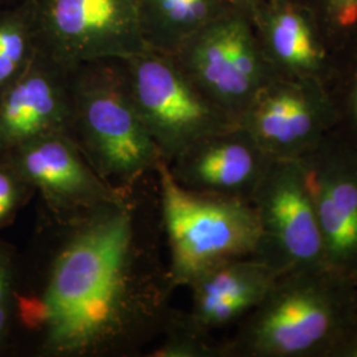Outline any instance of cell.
Instances as JSON below:
<instances>
[{
	"mask_svg": "<svg viewBox=\"0 0 357 357\" xmlns=\"http://www.w3.org/2000/svg\"><path fill=\"white\" fill-rule=\"evenodd\" d=\"M163 245L158 171L85 211L40 205L20 252L10 356H144L176 290Z\"/></svg>",
	"mask_w": 357,
	"mask_h": 357,
	"instance_id": "6da1fadb",
	"label": "cell"
},
{
	"mask_svg": "<svg viewBox=\"0 0 357 357\" xmlns=\"http://www.w3.org/2000/svg\"><path fill=\"white\" fill-rule=\"evenodd\" d=\"M72 98L73 138L110 185H130L165 160L131 98L121 60L78 65Z\"/></svg>",
	"mask_w": 357,
	"mask_h": 357,
	"instance_id": "7a4b0ae2",
	"label": "cell"
},
{
	"mask_svg": "<svg viewBox=\"0 0 357 357\" xmlns=\"http://www.w3.org/2000/svg\"><path fill=\"white\" fill-rule=\"evenodd\" d=\"M156 171L167 262L175 289L188 287L217 265L258 255L262 227L252 202L184 188L165 160Z\"/></svg>",
	"mask_w": 357,
	"mask_h": 357,
	"instance_id": "3957f363",
	"label": "cell"
},
{
	"mask_svg": "<svg viewBox=\"0 0 357 357\" xmlns=\"http://www.w3.org/2000/svg\"><path fill=\"white\" fill-rule=\"evenodd\" d=\"M340 278L328 270L283 274L225 343L228 356H306L333 347L348 315Z\"/></svg>",
	"mask_w": 357,
	"mask_h": 357,
	"instance_id": "277c9868",
	"label": "cell"
},
{
	"mask_svg": "<svg viewBox=\"0 0 357 357\" xmlns=\"http://www.w3.org/2000/svg\"><path fill=\"white\" fill-rule=\"evenodd\" d=\"M121 63L134 105L167 165L195 143L238 125L172 54L147 50Z\"/></svg>",
	"mask_w": 357,
	"mask_h": 357,
	"instance_id": "5b68a950",
	"label": "cell"
},
{
	"mask_svg": "<svg viewBox=\"0 0 357 357\" xmlns=\"http://www.w3.org/2000/svg\"><path fill=\"white\" fill-rule=\"evenodd\" d=\"M172 56L195 85L236 121L259 90L278 76L252 19L237 8L205 26Z\"/></svg>",
	"mask_w": 357,
	"mask_h": 357,
	"instance_id": "8992f818",
	"label": "cell"
},
{
	"mask_svg": "<svg viewBox=\"0 0 357 357\" xmlns=\"http://www.w3.org/2000/svg\"><path fill=\"white\" fill-rule=\"evenodd\" d=\"M38 47L75 69L147 51L139 0H35Z\"/></svg>",
	"mask_w": 357,
	"mask_h": 357,
	"instance_id": "52a82bcc",
	"label": "cell"
},
{
	"mask_svg": "<svg viewBox=\"0 0 357 357\" xmlns=\"http://www.w3.org/2000/svg\"><path fill=\"white\" fill-rule=\"evenodd\" d=\"M252 204L262 227L257 257L284 273L327 270L319 222L302 159L271 160Z\"/></svg>",
	"mask_w": 357,
	"mask_h": 357,
	"instance_id": "ba28073f",
	"label": "cell"
},
{
	"mask_svg": "<svg viewBox=\"0 0 357 357\" xmlns=\"http://www.w3.org/2000/svg\"><path fill=\"white\" fill-rule=\"evenodd\" d=\"M331 121V103L319 79L278 75L237 122L271 160H281L315 151Z\"/></svg>",
	"mask_w": 357,
	"mask_h": 357,
	"instance_id": "9c48e42d",
	"label": "cell"
},
{
	"mask_svg": "<svg viewBox=\"0 0 357 357\" xmlns=\"http://www.w3.org/2000/svg\"><path fill=\"white\" fill-rule=\"evenodd\" d=\"M8 155L40 196V205L53 213L89 209L113 200L122 188L103 180L66 132L41 135Z\"/></svg>",
	"mask_w": 357,
	"mask_h": 357,
	"instance_id": "30bf717a",
	"label": "cell"
},
{
	"mask_svg": "<svg viewBox=\"0 0 357 357\" xmlns=\"http://www.w3.org/2000/svg\"><path fill=\"white\" fill-rule=\"evenodd\" d=\"M72 72L38 48L23 75L0 96V153L45 134L73 137Z\"/></svg>",
	"mask_w": 357,
	"mask_h": 357,
	"instance_id": "8fae6325",
	"label": "cell"
},
{
	"mask_svg": "<svg viewBox=\"0 0 357 357\" xmlns=\"http://www.w3.org/2000/svg\"><path fill=\"white\" fill-rule=\"evenodd\" d=\"M271 159L241 126L206 137L168 163L184 188L252 202Z\"/></svg>",
	"mask_w": 357,
	"mask_h": 357,
	"instance_id": "7c38bea8",
	"label": "cell"
},
{
	"mask_svg": "<svg viewBox=\"0 0 357 357\" xmlns=\"http://www.w3.org/2000/svg\"><path fill=\"white\" fill-rule=\"evenodd\" d=\"M301 159L319 222L326 268L343 277L357 268V160L344 153Z\"/></svg>",
	"mask_w": 357,
	"mask_h": 357,
	"instance_id": "4fadbf2b",
	"label": "cell"
},
{
	"mask_svg": "<svg viewBox=\"0 0 357 357\" xmlns=\"http://www.w3.org/2000/svg\"><path fill=\"white\" fill-rule=\"evenodd\" d=\"M283 274L282 268L257 255L224 262L188 286L192 306L187 312L206 332L229 326L253 311Z\"/></svg>",
	"mask_w": 357,
	"mask_h": 357,
	"instance_id": "5bb4252c",
	"label": "cell"
},
{
	"mask_svg": "<svg viewBox=\"0 0 357 357\" xmlns=\"http://www.w3.org/2000/svg\"><path fill=\"white\" fill-rule=\"evenodd\" d=\"M253 24L277 75L319 79L327 52L312 13L290 0H264Z\"/></svg>",
	"mask_w": 357,
	"mask_h": 357,
	"instance_id": "9a60e30c",
	"label": "cell"
},
{
	"mask_svg": "<svg viewBox=\"0 0 357 357\" xmlns=\"http://www.w3.org/2000/svg\"><path fill=\"white\" fill-rule=\"evenodd\" d=\"M230 0H139L142 35L147 50L174 54L224 13Z\"/></svg>",
	"mask_w": 357,
	"mask_h": 357,
	"instance_id": "2e32d148",
	"label": "cell"
},
{
	"mask_svg": "<svg viewBox=\"0 0 357 357\" xmlns=\"http://www.w3.org/2000/svg\"><path fill=\"white\" fill-rule=\"evenodd\" d=\"M35 0L0 8V96L23 75L38 51Z\"/></svg>",
	"mask_w": 357,
	"mask_h": 357,
	"instance_id": "e0dca14e",
	"label": "cell"
},
{
	"mask_svg": "<svg viewBox=\"0 0 357 357\" xmlns=\"http://www.w3.org/2000/svg\"><path fill=\"white\" fill-rule=\"evenodd\" d=\"M211 332L202 330L192 321L188 312L172 308L155 347L147 349L146 357L228 356L227 344H217Z\"/></svg>",
	"mask_w": 357,
	"mask_h": 357,
	"instance_id": "ac0fdd59",
	"label": "cell"
},
{
	"mask_svg": "<svg viewBox=\"0 0 357 357\" xmlns=\"http://www.w3.org/2000/svg\"><path fill=\"white\" fill-rule=\"evenodd\" d=\"M20 250L0 233V357L10 356L15 327Z\"/></svg>",
	"mask_w": 357,
	"mask_h": 357,
	"instance_id": "d6986e66",
	"label": "cell"
},
{
	"mask_svg": "<svg viewBox=\"0 0 357 357\" xmlns=\"http://www.w3.org/2000/svg\"><path fill=\"white\" fill-rule=\"evenodd\" d=\"M36 192L8 153H0V233L11 227Z\"/></svg>",
	"mask_w": 357,
	"mask_h": 357,
	"instance_id": "ffe728a7",
	"label": "cell"
},
{
	"mask_svg": "<svg viewBox=\"0 0 357 357\" xmlns=\"http://www.w3.org/2000/svg\"><path fill=\"white\" fill-rule=\"evenodd\" d=\"M321 13L327 26L335 32L357 29V0H320Z\"/></svg>",
	"mask_w": 357,
	"mask_h": 357,
	"instance_id": "44dd1931",
	"label": "cell"
},
{
	"mask_svg": "<svg viewBox=\"0 0 357 357\" xmlns=\"http://www.w3.org/2000/svg\"><path fill=\"white\" fill-rule=\"evenodd\" d=\"M333 347L336 355L339 356L357 357V336H352L344 342L337 340Z\"/></svg>",
	"mask_w": 357,
	"mask_h": 357,
	"instance_id": "7402d4cb",
	"label": "cell"
},
{
	"mask_svg": "<svg viewBox=\"0 0 357 357\" xmlns=\"http://www.w3.org/2000/svg\"><path fill=\"white\" fill-rule=\"evenodd\" d=\"M230 3L240 11L246 13L252 22L255 19V13H258L259 7L262 6L264 0H230Z\"/></svg>",
	"mask_w": 357,
	"mask_h": 357,
	"instance_id": "603a6c76",
	"label": "cell"
},
{
	"mask_svg": "<svg viewBox=\"0 0 357 357\" xmlns=\"http://www.w3.org/2000/svg\"><path fill=\"white\" fill-rule=\"evenodd\" d=\"M16 1H19V0H0V8L6 7V6H10V4H13Z\"/></svg>",
	"mask_w": 357,
	"mask_h": 357,
	"instance_id": "cb8c5ba5",
	"label": "cell"
},
{
	"mask_svg": "<svg viewBox=\"0 0 357 357\" xmlns=\"http://www.w3.org/2000/svg\"><path fill=\"white\" fill-rule=\"evenodd\" d=\"M354 110H355V115H356L357 119V84L356 88H355V94H354Z\"/></svg>",
	"mask_w": 357,
	"mask_h": 357,
	"instance_id": "d4e9b609",
	"label": "cell"
}]
</instances>
